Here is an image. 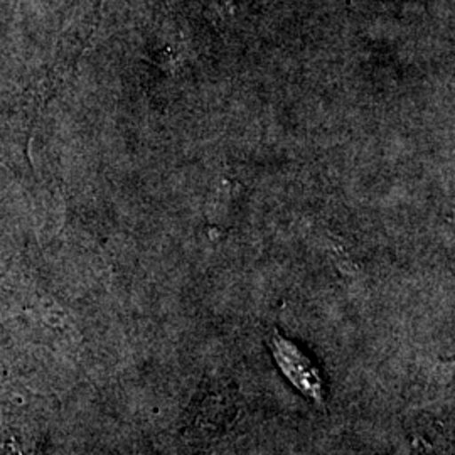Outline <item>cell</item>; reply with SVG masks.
Returning <instances> with one entry per match:
<instances>
[{"instance_id": "6da1fadb", "label": "cell", "mask_w": 455, "mask_h": 455, "mask_svg": "<svg viewBox=\"0 0 455 455\" xmlns=\"http://www.w3.org/2000/svg\"><path fill=\"white\" fill-rule=\"evenodd\" d=\"M272 355L283 376L292 383L297 390L312 402L324 403V381L321 378L319 368L314 361L292 341L282 334L274 332L272 336Z\"/></svg>"}]
</instances>
